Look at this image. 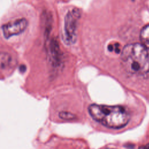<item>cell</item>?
Segmentation results:
<instances>
[{
    "mask_svg": "<svg viewBox=\"0 0 149 149\" xmlns=\"http://www.w3.org/2000/svg\"><path fill=\"white\" fill-rule=\"evenodd\" d=\"M28 22L25 18L10 21L3 24L1 27L3 37L8 39L12 36L20 34L26 30Z\"/></svg>",
    "mask_w": 149,
    "mask_h": 149,
    "instance_id": "obj_4",
    "label": "cell"
},
{
    "mask_svg": "<svg viewBox=\"0 0 149 149\" xmlns=\"http://www.w3.org/2000/svg\"><path fill=\"white\" fill-rule=\"evenodd\" d=\"M88 111L94 120L109 128L125 127L130 119L128 112L120 106L91 104Z\"/></svg>",
    "mask_w": 149,
    "mask_h": 149,
    "instance_id": "obj_2",
    "label": "cell"
},
{
    "mask_svg": "<svg viewBox=\"0 0 149 149\" xmlns=\"http://www.w3.org/2000/svg\"><path fill=\"white\" fill-rule=\"evenodd\" d=\"M121 64L129 73L143 75L149 71V53L141 44L125 46L120 54Z\"/></svg>",
    "mask_w": 149,
    "mask_h": 149,
    "instance_id": "obj_1",
    "label": "cell"
},
{
    "mask_svg": "<svg viewBox=\"0 0 149 149\" xmlns=\"http://www.w3.org/2000/svg\"><path fill=\"white\" fill-rule=\"evenodd\" d=\"M80 15L79 9H73L69 10L65 17L63 40L67 44H73L76 40L77 26Z\"/></svg>",
    "mask_w": 149,
    "mask_h": 149,
    "instance_id": "obj_3",
    "label": "cell"
},
{
    "mask_svg": "<svg viewBox=\"0 0 149 149\" xmlns=\"http://www.w3.org/2000/svg\"><path fill=\"white\" fill-rule=\"evenodd\" d=\"M143 149H149V143H148Z\"/></svg>",
    "mask_w": 149,
    "mask_h": 149,
    "instance_id": "obj_9",
    "label": "cell"
},
{
    "mask_svg": "<svg viewBox=\"0 0 149 149\" xmlns=\"http://www.w3.org/2000/svg\"><path fill=\"white\" fill-rule=\"evenodd\" d=\"M47 54L49 63L53 67L61 66L62 61V54L56 38H52L47 47Z\"/></svg>",
    "mask_w": 149,
    "mask_h": 149,
    "instance_id": "obj_5",
    "label": "cell"
},
{
    "mask_svg": "<svg viewBox=\"0 0 149 149\" xmlns=\"http://www.w3.org/2000/svg\"><path fill=\"white\" fill-rule=\"evenodd\" d=\"M105 149H115V148H105Z\"/></svg>",
    "mask_w": 149,
    "mask_h": 149,
    "instance_id": "obj_10",
    "label": "cell"
},
{
    "mask_svg": "<svg viewBox=\"0 0 149 149\" xmlns=\"http://www.w3.org/2000/svg\"><path fill=\"white\" fill-rule=\"evenodd\" d=\"M142 149H143V148H142Z\"/></svg>",
    "mask_w": 149,
    "mask_h": 149,
    "instance_id": "obj_11",
    "label": "cell"
},
{
    "mask_svg": "<svg viewBox=\"0 0 149 149\" xmlns=\"http://www.w3.org/2000/svg\"><path fill=\"white\" fill-rule=\"evenodd\" d=\"M141 44L146 48H149V24L145 26L140 34Z\"/></svg>",
    "mask_w": 149,
    "mask_h": 149,
    "instance_id": "obj_7",
    "label": "cell"
},
{
    "mask_svg": "<svg viewBox=\"0 0 149 149\" xmlns=\"http://www.w3.org/2000/svg\"><path fill=\"white\" fill-rule=\"evenodd\" d=\"M59 116L63 119H72L74 118V115L69 112L62 111L59 113Z\"/></svg>",
    "mask_w": 149,
    "mask_h": 149,
    "instance_id": "obj_8",
    "label": "cell"
},
{
    "mask_svg": "<svg viewBox=\"0 0 149 149\" xmlns=\"http://www.w3.org/2000/svg\"><path fill=\"white\" fill-rule=\"evenodd\" d=\"M11 55L6 52H0V69H5L8 68L12 63Z\"/></svg>",
    "mask_w": 149,
    "mask_h": 149,
    "instance_id": "obj_6",
    "label": "cell"
}]
</instances>
